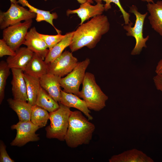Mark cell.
<instances>
[{"label": "cell", "mask_w": 162, "mask_h": 162, "mask_svg": "<svg viewBox=\"0 0 162 162\" xmlns=\"http://www.w3.org/2000/svg\"><path fill=\"white\" fill-rule=\"evenodd\" d=\"M78 62L72 52L65 50L52 62L47 64L48 73L63 77L70 73Z\"/></svg>", "instance_id": "cell-10"}, {"label": "cell", "mask_w": 162, "mask_h": 162, "mask_svg": "<svg viewBox=\"0 0 162 162\" xmlns=\"http://www.w3.org/2000/svg\"><path fill=\"white\" fill-rule=\"evenodd\" d=\"M40 34L35 27L31 28L26 34L23 44L44 60L49 49Z\"/></svg>", "instance_id": "cell-11"}, {"label": "cell", "mask_w": 162, "mask_h": 162, "mask_svg": "<svg viewBox=\"0 0 162 162\" xmlns=\"http://www.w3.org/2000/svg\"><path fill=\"white\" fill-rule=\"evenodd\" d=\"M153 80L157 89L162 92V75L157 74Z\"/></svg>", "instance_id": "cell-31"}, {"label": "cell", "mask_w": 162, "mask_h": 162, "mask_svg": "<svg viewBox=\"0 0 162 162\" xmlns=\"http://www.w3.org/2000/svg\"><path fill=\"white\" fill-rule=\"evenodd\" d=\"M90 63V60L88 58L78 62L70 73L64 77L61 78V86L64 88V91L73 94L79 97L80 86L82 83L86 70Z\"/></svg>", "instance_id": "cell-6"}, {"label": "cell", "mask_w": 162, "mask_h": 162, "mask_svg": "<svg viewBox=\"0 0 162 162\" xmlns=\"http://www.w3.org/2000/svg\"><path fill=\"white\" fill-rule=\"evenodd\" d=\"M11 128L16 130V136L10 144L12 146L21 147L29 142L37 141L40 140L39 135L35 132L40 128L31 121H19L16 124L12 125Z\"/></svg>", "instance_id": "cell-9"}, {"label": "cell", "mask_w": 162, "mask_h": 162, "mask_svg": "<svg viewBox=\"0 0 162 162\" xmlns=\"http://www.w3.org/2000/svg\"><path fill=\"white\" fill-rule=\"evenodd\" d=\"M95 126L80 110L71 111L64 140L67 146L75 148L88 144L92 139Z\"/></svg>", "instance_id": "cell-2"}, {"label": "cell", "mask_w": 162, "mask_h": 162, "mask_svg": "<svg viewBox=\"0 0 162 162\" xmlns=\"http://www.w3.org/2000/svg\"><path fill=\"white\" fill-rule=\"evenodd\" d=\"M15 52V55L9 56L6 62L10 69H21L24 71L32 58L34 53L25 47L19 48Z\"/></svg>", "instance_id": "cell-16"}, {"label": "cell", "mask_w": 162, "mask_h": 162, "mask_svg": "<svg viewBox=\"0 0 162 162\" xmlns=\"http://www.w3.org/2000/svg\"><path fill=\"white\" fill-rule=\"evenodd\" d=\"M32 19L9 26L3 29V39L14 50L16 51L23 44Z\"/></svg>", "instance_id": "cell-7"}, {"label": "cell", "mask_w": 162, "mask_h": 162, "mask_svg": "<svg viewBox=\"0 0 162 162\" xmlns=\"http://www.w3.org/2000/svg\"><path fill=\"white\" fill-rule=\"evenodd\" d=\"M78 96L71 93L66 92L61 90V103L69 108L73 107L81 111L87 117L89 120L93 118L90 114L91 112L86 102Z\"/></svg>", "instance_id": "cell-15"}, {"label": "cell", "mask_w": 162, "mask_h": 162, "mask_svg": "<svg viewBox=\"0 0 162 162\" xmlns=\"http://www.w3.org/2000/svg\"><path fill=\"white\" fill-rule=\"evenodd\" d=\"M110 28L107 16L104 15H97L86 22L80 25L74 31L71 42L69 46L71 52L86 46L90 49L95 47L103 35Z\"/></svg>", "instance_id": "cell-1"}, {"label": "cell", "mask_w": 162, "mask_h": 162, "mask_svg": "<svg viewBox=\"0 0 162 162\" xmlns=\"http://www.w3.org/2000/svg\"><path fill=\"white\" fill-rule=\"evenodd\" d=\"M11 3H18L17 0H10Z\"/></svg>", "instance_id": "cell-35"}, {"label": "cell", "mask_w": 162, "mask_h": 162, "mask_svg": "<svg viewBox=\"0 0 162 162\" xmlns=\"http://www.w3.org/2000/svg\"><path fill=\"white\" fill-rule=\"evenodd\" d=\"M36 16V13L31 12L18 3H11L6 12L0 11V28L4 29L22 20L32 19Z\"/></svg>", "instance_id": "cell-8"}, {"label": "cell", "mask_w": 162, "mask_h": 162, "mask_svg": "<svg viewBox=\"0 0 162 162\" xmlns=\"http://www.w3.org/2000/svg\"><path fill=\"white\" fill-rule=\"evenodd\" d=\"M59 107L49 113L50 125L45 128L46 137L64 141L68 129L69 117L71 112L70 108L59 103Z\"/></svg>", "instance_id": "cell-4"}, {"label": "cell", "mask_w": 162, "mask_h": 162, "mask_svg": "<svg viewBox=\"0 0 162 162\" xmlns=\"http://www.w3.org/2000/svg\"><path fill=\"white\" fill-rule=\"evenodd\" d=\"M96 2H98L103 1L105 2L104 5L105 11H107L111 8V3H113L116 4L119 8L121 12L124 21L125 25H128L131 22L130 20V15L128 13L126 12L123 9L121 4L119 0H94Z\"/></svg>", "instance_id": "cell-27"}, {"label": "cell", "mask_w": 162, "mask_h": 162, "mask_svg": "<svg viewBox=\"0 0 162 162\" xmlns=\"http://www.w3.org/2000/svg\"><path fill=\"white\" fill-rule=\"evenodd\" d=\"M36 104L49 112L56 110L59 107V104L58 102L41 87L37 97Z\"/></svg>", "instance_id": "cell-24"}, {"label": "cell", "mask_w": 162, "mask_h": 162, "mask_svg": "<svg viewBox=\"0 0 162 162\" xmlns=\"http://www.w3.org/2000/svg\"><path fill=\"white\" fill-rule=\"evenodd\" d=\"M129 12L135 15L136 17L135 24L133 27L132 25L133 23L130 22L129 24L124 25L123 28L127 31L126 35L133 37L136 40L135 46L131 51V54L132 55H139L143 47H147L146 43L149 38V35H147L145 38L143 36L144 22L146 17L148 15V12L141 14L138 11L136 7L134 5L130 7Z\"/></svg>", "instance_id": "cell-5"}, {"label": "cell", "mask_w": 162, "mask_h": 162, "mask_svg": "<svg viewBox=\"0 0 162 162\" xmlns=\"http://www.w3.org/2000/svg\"><path fill=\"white\" fill-rule=\"evenodd\" d=\"M49 113L36 104L32 106L30 121L40 128L45 127L49 119Z\"/></svg>", "instance_id": "cell-25"}, {"label": "cell", "mask_w": 162, "mask_h": 162, "mask_svg": "<svg viewBox=\"0 0 162 162\" xmlns=\"http://www.w3.org/2000/svg\"><path fill=\"white\" fill-rule=\"evenodd\" d=\"M18 3H20L23 6L28 7L31 12L36 14V20L38 22L45 21L51 24L55 28L58 34H61V31L58 29L53 24V20L58 17L57 14L56 13H51L50 12L38 9L31 5L27 0H18Z\"/></svg>", "instance_id": "cell-21"}, {"label": "cell", "mask_w": 162, "mask_h": 162, "mask_svg": "<svg viewBox=\"0 0 162 162\" xmlns=\"http://www.w3.org/2000/svg\"><path fill=\"white\" fill-rule=\"evenodd\" d=\"M41 36L47 46L49 50L51 49L54 46L61 41L65 35L58 34L56 35H50L40 34Z\"/></svg>", "instance_id": "cell-28"}, {"label": "cell", "mask_w": 162, "mask_h": 162, "mask_svg": "<svg viewBox=\"0 0 162 162\" xmlns=\"http://www.w3.org/2000/svg\"><path fill=\"white\" fill-rule=\"evenodd\" d=\"M155 72L157 74L162 75V59H160L158 62Z\"/></svg>", "instance_id": "cell-32"}, {"label": "cell", "mask_w": 162, "mask_h": 162, "mask_svg": "<svg viewBox=\"0 0 162 162\" xmlns=\"http://www.w3.org/2000/svg\"><path fill=\"white\" fill-rule=\"evenodd\" d=\"M147 7L152 28L162 36V1H158L156 3L148 2Z\"/></svg>", "instance_id": "cell-18"}, {"label": "cell", "mask_w": 162, "mask_h": 162, "mask_svg": "<svg viewBox=\"0 0 162 162\" xmlns=\"http://www.w3.org/2000/svg\"><path fill=\"white\" fill-rule=\"evenodd\" d=\"M24 72L40 78L48 73V64L42 58L34 53Z\"/></svg>", "instance_id": "cell-19"}, {"label": "cell", "mask_w": 162, "mask_h": 162, "mask_svg": "<svg viewBox=\"0 0 162 162\" xmlns=\"http://www.w3.org/2000/svg\"><path fill=\"white\" fill-rule=\"evenodd\" d=\"M143 2H147L148 3H154V1L153 0H141Z\"/></svg>", "instance_id": "cell-34"}, {"label": "cell", "mask_w": 162, "mask_h": 162, "mask_svg": "<svg viewBox=\"0 0 162 162\" xmlns=\"http://www.w3.org/2000/svg\"><path fill=\"white\" fill-rule=\"evenodd\" d=\"M10 68L7 62L2 61L0 62V104L2 103L4 96V90L6 80L10 72Z\"/></svg>", "instance_id": "cell-26"}, {"label": "cell", "mask_w": 162, "mask_h": 162, "mask_svg": "<svg viewBox=\"0 0 162 162\" xmlns=\"http://www.w3.org/2000/svg\"><path fill=\"white\" fill-rule=\"evenodd\" d=\"M16 52L10 47L2 39L0 40V57L8 55L13 56Z\"/></svg>", "instance_id": "cell-29"}, {"label": "cell", "mask_w": 162, "mask_h": 162, "mask_svg": "<svg viewBox=\"0 0 162 162\" xmlns=\"http://www.w3.org/2000/svg\"><path fill=\"white\" fill-rule=\"evenodd\" d=\"M0 162H14L8 154L6 150V146L2 141L0 142Z\"/></svg>", "instance_id": "cell-30"}, {"label": "cell", "mask_w": 162, "mask_h": 162, "mask_svg": "<svg viewBox=\"0 0 162 162\" xmlns=\"http://www.w3.org/2000/svg\"><path fill=\"white\" fill-rule=\"evenodd\" d=\"M73 33L74 32L67 33L61 41L49 50L44 59L47 64L52 62L62 53L65 48L69 46L71 42Z\"/></svg>", "instance_id": "cell-23"}, {"label": "cell", "mask_w": 162, "mask_h": 162, "mask_svg": "<svg viewBox=\"0 0 162 162\" xmlns=\"http://www.w3.org/2000/svg\"><path fill=\"white\" fill-rule=\"evenodd\" d=\"M10 107L17 114L19 121H30L32 106L27 101L9 98L7 100Z\"/></svg>", "instance_id": "cell-20"}, {"label": "cell", "mask_w": 162, "mask_h": 162, "mask_svg": "<svg viewBox=\"0 0 162 162\" xmlns=\"http://www.w3.org/2000/svg\"><path fill=\"white\" fill-rule=\"evenodd\" d=\"M10 69L12 75L11 83L13 99L27 101L28 98L23 70L16 68Z\"/></svg>", "instance_id": "cell-13"}, {"label": "cell", "mask_w": 162, "mask_h": 162, "mask_svg": "<svg viewBox=\"0 0 162 162\" xmlns=\"http://www.w3.org/2000/svg\"><path fill=\"white\" fill-rule=\"evenodd\" d=\"M82 85L79 97L85 100L88 109L95 111L103 109L108 97L97 83L94 75L86 72Z\"/></svg>", "instance_id": "cell-3"}, {"label": "cell", "mask_w": 162, "mask_h": 162, "mask_svg": "<svg viewBox=\"0 0 162 162\" xmlns=\"http://www.w3.org/2000/svg\"><path fill=\"white\" fill-rule=\"evenodd\" d=\"M24 76L26 84L27 102L32 106L34 105H36L37 97L41 87L39 78L24 72Z\"/></svg>", "instance_id": "cell-22"}, {"label": "cell", "mask_w": 162, "mask_h": 162, "mask_svg": "<svg viewBox=\"0 0 162 162\" xmlns=\"http://www.w3.org/2000/svg\"><path fill=\"white\" fill-rule=\"evenodd\" d=\"M80 4H82L86 2H88L91 4H93L94 3V0H76Z\"/></svg>", "instance_id": "cell-33"}, {"label": "cell", "mask_w": 162, "mask_h": 162, "mask_svg": "<svg viewBox=\"0 0 162 162\" xmlns=\"http://www.w3.org/2000/svg\"><path fill=\"white\" fill-rule=\"evenodd\" d=\"M110 162H153L154 160L142 151L136 149L124 151L112 156Z\"/></svg>", "instance_id": "cell-17"}, {"label": "cell", "mask_w": 162, "mask_h": 162, "mask_svg": "<svg viewBox=\"0 0 162 162\" xmlns=\"http://www.w3.org/2000/svg\"><path fill=\"white\" fill-rule=\"evenodd\" d=\"M96 5H92L88 2H86L81 4L80 7L76 9L71 10L68 9L66 11L67 15L70 14H76L81 19L79 25L91 18L94 17L97 15L102 14L105 11L104 5L102 2H96Z\"/></svg>", "instance_id": "cell-12"}, {"label": "cell", "mask_w": 162, "mask_h": 162, "mask_svg": "<svg viewBox=\"0 0 162 162\" xmlns=\"http://www.w3.org/2000/svg\"><path fill=\"white\" fill-rule=\"evenodd\" d=\"M61 78L48 73L39 78L41 87L55 101L59 103L61 96L60 80Z\"/></svg>", "instance_id": "cell-14"}]
</instances>
